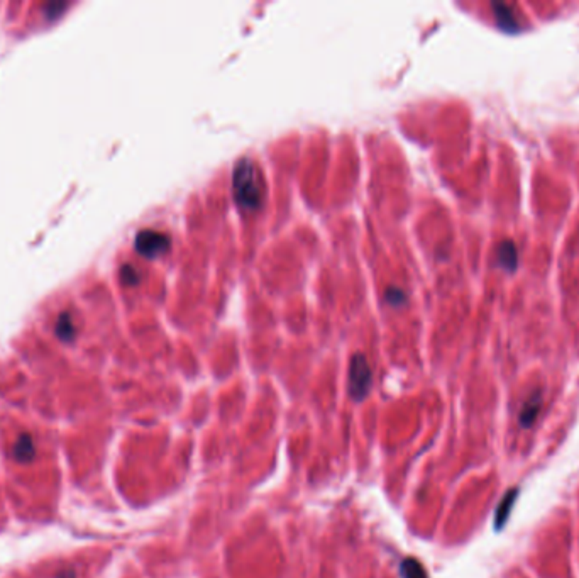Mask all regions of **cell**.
I'll use <instances>...</instances> for the list:
<instances>
[{"label": "cell", "instance_id": "cell-1", "mask_svg": "<svg viewBox=\"0 0 579 578\" xmlns=\"http://www.w3.org/2000/svg\"><path fill=\"white\" fill-rule=\"evenodd\" d=\"M232 187L236 202L246 211H254L263 202L264 180L251 160H239L234 167Z\"/></svg>", "mask_w": 579, "mask_h": 578}, {"label": "cell", "instance_id": "cell-2", "mask_svg": "<svg viewBox=\"0 0 579 578\" xmlns=\"http://www.w3.org/2000/svg\"><path fill=\"white\" fill-rule=\"evenodd\" d=\"M371 389V368L363 355H354L349 367V394L354 401H363Z\"/></svg>", "mask_w": 579, "mask_h": 578}, {"label": "cell", "instance_id": "cell-3", "mask_svg": "<svg viewBox=\"0 0 579 578\" xmlns=\"http://www.w3.org/2000/svg\"><path fill=\"white\" fill-rule=\"evenodd\" d=\"M169 236L164 233L152 231V229H145V231L137 233L136 245L137 253H141L146 258H156V256L164 255L169 250Z\"/></svg>", "mask_w": 579, "mask_h": 578}, {"label": "cell", "instance_id": "cell-4", "mask_svg": "<svg viewBox=\"0 0 579 578\" xmlns=\"http://www.w3.org/2000/svg\"><path fill=\"white\" fill-rule=\"evenodd\" d=\"M496 260H498V265L507 272H515L517 265H518V251L515 243L512 241H503L500 243L498 248H496Z\"/></svg>", "mask_w": 579, "mask_h": 578}, {"label": "cell", "instance_id": "cell-5", "mask_svg": "<svg viewBox=\"0 0 579 578\" xmlns=\"http://www.w3.org/2000/svg\"><path fill=\"white\" fill-rule=\"evenodd\" d=\"M493 11H495L496 23H498V26L503 29V31L517 33L518 29H520V26H518L517 19H515V14H513V11H512V7L505 6V4H493Z\"/></svg>", "mask_w": 579, "mask_h": 578}, {"label": "cell", "instance_id": "cell-6", "mask_svg": "<svg viewBox=\"0 0 579 578\" xmlns=\"http://www.w3.org/2000/svg\"><path fill=\"white\" fill-rule=\"evenodd\" d=\"M517 494H518V489L510 490V492H508L502 499V502L498 504V509H496V516H495L496 529L503 528L505 523H507L508 516H510V512L513 509V504H515V501H517Z\"/></svg>", "mask_w": 579, "mask_h": 578}, {"label": "cell", "instance_id": "cell-7", "mask_svg": "<svg viewBox=\"0 0 579 578\" xmlns=\"http://www.w3.org/2000/svg\"><path fill=\"white\" fill-rule=\"evenodd\" d=\"M541 404H542V397L541 394H534L532 397L529 399V401L525 402V406L522 407L520 411V424L524 426V428H530L532 423L535 421V417L539 414V409H541Z\"/></svg>", "mask_w": 579, "mask_h": 578}, {"label": "cell", "instance_id": "cell-8", "mask_svg": "<svg viewBox=\"0 0 579 578\" xmlns=\"http://www.w3.org/2000/svg\"><path fill=\"white\" fill-rule=\"evenodd\" d=\"M400 575L402 578H429L427 577L425 568L422 563L415 558H405L402 565H400Z\"/></svg>", "mask_w": 579, "mask_h": 578}, {"label": "cell", "instance_id": "cell-9", "mask_svg": "<svg viewBox=\"0 0 579 578\" xmlns=\"http://www.w3.org/2000/svg\"><path fill=\"white\" fill-rule=\"evenodd\" d=\"M385 301L393 304V306H400V304H403L407 301V295L402 289H396V287H390L388 290H386L385 294Z\"/></svg>", "mask_w": 579, "mask_h": 578}, {"label": "cell", "instance_id": "cell-10", "mask_svg": "<svg viewBox=\"0 0 579 578\" xmlns=\"http://www.w3.org/2000/svg\"><path fill=\"white\" fill-rule=\"evenodd\" d=\"M58 333L63 338H72L73 336V323L69 314H63L58 321Z\"/></svg>", "mask_w": 579, "mask_h": 578}, {"label": "cell", "instance_id": "cell-11", "mask_svg": "<svg viewBox=\"0 0 579 578\" xmlns=\"http://www.w3.org/2000/svg\"><path fill=\"white\" fill-rule=\"evenodd\" d=\"M120 277H122V280H124L125 284H129V285L137 284V280H139L137 270L134 267H130V265H124V267H122Z\"/></svg>", "mask_w": 579, "mask_h": 578}]
</instances>
